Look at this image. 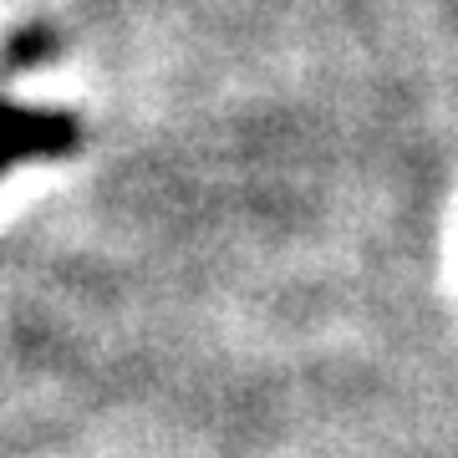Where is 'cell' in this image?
Here are the masks:
<instances>
[{
    "label": "cell",
    "mask_w": 458,
    "mask_h": 458,
    "mask_svg": "<svg viewBox=\"0 0 458 458\" xmlns=\"http://www.w3.org/2000/svg\"><path fill=\"white\" fill-rule=\"evenodd\" d=\"M77 148V117L47 107H16L0 98V174L26 158H62Z\"/></svg>",
    "instance_id": "1"
}]
</instances>
